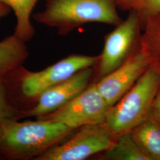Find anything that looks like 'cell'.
<instances>
[{"label": "cell", "mask_w": 160, "mask_h": 160, "mask_svg": "<svg viewBox=\"0 0 160 160\" xmlns=\"http://www.w3.org/2000/svg\"><path fill=\"white\" fill-rule=\"evenodd\" d=\"M118 9L115 0H47L44 10L33 17L36 22L65 35L88 23L116 26L123 20Z\"/></svg>", "instance_id": "7a4b0ae2"}, {"label": "cell", "mask_w": 160, "mask_h": 160, "mask_svg": "<svg viewBox=\"0 0 160 160\" xmlns=\"http://www.w3.org/2000/svg\"><path fill=\"white\" fill-rule=\"evenodd\" d=\"M75 131L49 119L10 120L0 126V151L12 158H34L67 139Z\"/></svg>", "instance_id": "6da1fadb"}, {"label": "cell", "mask_w": 160, "mask_h": 160, "mask_svg": "<svg viewBox=\"0 0 160 160\" xmlns=\"http://www.w3.org/2000/svg\"><path fill=\"white\" fill-rule=\"evenodd\" d=\"M98 55L72 54L38 72H27L22 79L21 90L29 98L39 96L48 88L67 80L81 69L95 67Z\"/></svg>", "instance_id": "52a82bcc"}, {"label": "cell", "mask_w": 160, "mask_h": 160, "mask_svg": "<svg viewBox=\"0 0 160 160\" xmlns=\"http://www.w3.org/2000/svg\"><path fill=\"white\" fill-rule=\"evenodd\" d=\"M109 108L93 82L62 108L38 119L58 121L76 130L82 126L102 124Z\"/></svg>", "instance_id": "8992f818"}, {"label": "cell", "mask_w": 160, "mask_h": 160, "mask_svg": "<svg viewBox=\"0 0 160 160\" xmlns=\"http://www.w3.org/2000/svg\"><path fill=\"white\" fill-rule=\"evenodd\" d=\"M15 110L9 102L6 87L0 80V126L14 120Z\"/></svg>", "instance_id": "2e32d148"}, {"label": "cell", "mask_w": 160, "mask_h": 160, "mask_svg": "<svg viewBox=\"0 0 160 160\" xmlns=\"http://www.w3.org/2000/svg\"><path fill=\"white\" fill-rule=\"evenodd\" d=\"M148 160H160V124L150 115L130 132Z\"/></svg>", "instance_id": "30bf717a"}, {"label": "cell", "mask_w": 160, "mask_h": 160, "mask_svg": "<svg viewBox=\"0 0 160 160\" xmlns=\"http://www.w3.org/2000/svg\"><path fill=\"white\" fill-rule=\"evenodd\" d=\"M118 9L133 12L139 17L142 25L148 17L160 13V0H115Z\"/></svg>", "instance_id": "9a60e30c"}, {"label": "cell", "mask_w": 160, "mask_h": 160, "mask_svg": "<svg viewBox=\"0 0 160 160\" xmlns=\"http://www.w3.org/2000/svg\"><path fill=\"white\" fill-rule=\"evenodd\" d=\"M142 30L139 17L131 12L125 20L104 36L103 51L94 67L97 81L125 63L141 48Z\"/></svg>", "instance_id": "277c9868"}, {"label": "cell", "mask_w": 160, "mask_h": 160, "mask_svg": "<svg viewBox=\"0 0 160 160\" xmlns=\"http://www.w3.org/2000/svg\"><path fill=\"white\" fill-rule=\"evenodd\" d=\"M94 72V67L81 69L67 80L48 88L38 97L37 104L26 115L38 118L62 108L88 87Z\"/></svg>", "instance_id": "9c48e42d"}, {"label": "cell", "mask_w": 160, "mask_h": 160, "mask_svg": "<svg viewBox=\"0 0 160 160\" xmlns=\"http://www.w3.org/2000/svg\"><path fill=\"white\" fill-rule=\"evenodd\" d=\"M39 0H0L9 6L17 18V24L14 34L20 40L26 42L34 34V29L30 18L32 12Z\"/></svg>", "instance_id": "5bb4252c"}, {"label": "cell", "mask_w": 160, "mask_h": 160, "mask_svg": "<svg viewBox=\"0 0 160 160\" xmlns=\"http://www.w3.org/2000/svg\"><path fill=\"white\" fill-rule=\"evenodd\" d=\"M106 160H148L132 136L128 132L115 138L111 146L99 154Z\"/></svg>", "instance_id": "4fadbf2b"}, {"label": "cell", "mask_w": 160, "mask_h": 160, "mask_svg": "<svg viewBox=\"0 0 160 160\" xmlns=\"http://www.w3.org/2000/svg\"><path fill=\"white\" fill-rule=\"evenodd\" d=\"M11 10L12 9L9 6L0 1V20L2 17L7 16L11 12Z\"/></svg>", "instance_id": "ac0fdd59"}, {"label": "cell", "mask_w": 160, "mask_h": 160, "mask_svg": "<svg viewBox=\"0 0 160 160\" xmlns=\"http://www.w3.org/2000/svg\"><path fill=\"white\" fill-rule=\"evenodd\" d=\"M160 84V72L150 66L135 84L110 107L102 125L114 139L130 132L151 115Z\"/></svg>", "instance_id": "3957f363"}, {"label": "cell", "mask_w": 160, "mask_h": 160, "mask_svg": "<svg viewBox=\"0 0 160 160\" xmlns=\"http://www.w3.org/2000/svg\"><path fill=\"white\" fill-rule=\"evenodd\" d=\"M151 116L160 124V84L152 104Z\"/></svg>", "instance_id": "e0dca14e"}, {"label": "cell", "mask_w": 160, "mask_h": 160, "mask_svg": "<svg viewBox=\"0 0 160 160\" xmlns=\"http://www.w3.org/2000/svg\"><path fill=\"white\" fill-rule=\"evenodd\" d=\"M141 47L150 66L160 73V13L147 18L142 24Z\"/></svg>", "instance_id": "7c38bea8"}, {"label": "cell", "mask_w": 160, "mask_h": 160, "mask_svg": "<svg viewBox=\"0 0 160 160\" xmlns=\"http://www.w3.org/2000/svg\"><path fill=\"white\" fill-rule=\"evenodd\" d=\"M25 43L14 34L0 42V75L18 68L27 59L29 53Z\"/></svg>", "instance_id": "8fae6325"}, {"label": "cell", "mask_w": 160, "mask_h": 160, "mask_svg": "<svg viewBox=\"0 0 160 160\" xmlns=\"http://www.w3.org/2000/svg\"><path fill=\"white\" fill-rule=\"evenodd\" d=\"M149 67L148 58L141 47L125 63L94 83L111 107L135 84Z\"/></svg>", "instance_id": "ba28073f"}, {"label": "cell", "mask_w": 160, "mask_h": 160, "mask_svg": "<svg viewBox=\"0 0 160 160\" xmlns=\"http://www.w3.org/2000/svg\"><path fill=\"white\" fill-rule=\"evenodd\" d=\"M114 141L102 124L77 129L61 142L34 158L36 160H84L106 151Z\"/></svg>", "instance_id": "5b68a950"}]
</instances>
